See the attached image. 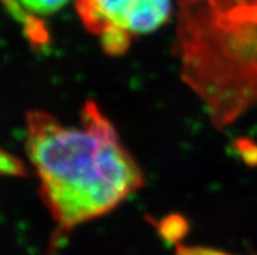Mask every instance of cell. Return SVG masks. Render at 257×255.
<instances>
[{
	"mask_svg": "<svg viewBox=\"0 0 257 255\" xmlns=\"http://www.w3.org/2000/svg\"><path fill=\"white\" fill-rule=\"evenodd\" d=\"M81 124L63 125L42 111L26 117V152L43 200L65 230L110 212L144 185L143 171L97 104H85Z\"/></svg>",
	"mask_w": 257,
	"mask_h": 255,
	"instance_id": "6da1fadb",
	"label": "cell"
},
{
	"mask_svg": "<svg viewBox=\"0 0 257 255\" xmlns=\"http://www.w3.org/2000/svg\"><path fill=\"white\" fill-rule=\"evenodd\" d=\"M78 17L108 55H123L132 39L166 24L171 0H76Z\"/></svg>",
	"mask_w": 257,
	"mask_h": 255,
	"instance_id": "7a4b0ae2",
	"label": "cell"
},
{
	"mask_svg": "<svg viewBox=\"0 0 257 255\" xmlns=\"http://www.w3.org/2000/svg\"><path fill=\"white\" fill-rule=\"evenodd\" d=\"M158 232L166 242L179 245L188 232V223L180 215H169L158 224Z\"/></svg>",
	"mask_w": 257,
	"mask_h": 255,
	"instance_id": "3957f363",
	"label": "cell"
},
{
	"mask_svg": "<svg viewBox=\"0 0 257 255\" xmlns=\"http://www.w3.org/2000/svg\"><path fill=\"white\" fill-rule=\"evenodd\" d=\"M17 2L26 7L30 12L47 15L63 8L68 0H17Z\"/></svg>",
	"mask_w": 257,
	"mask_h": 255,
	"instance_id": "277c9868",
	"label": "cell"
},
{
	"mask_svg": "<svg viewBox=\"0 0 257 255\" xmlns=\"http://www.w3.org/2000/svg\"><path fill=\"white\" fill-rule=\"evenodd\" d=\"M0 174L23 176L25 174V167L19 159L0 149Z\"/></svg>",
	"mask_w": 257,
	"mask_h": 255,
	"instance_id": "5b68a950",
	"label": "cell"
},
{
	"mask_svg": "<svg viewBox=\"0 0 257 255\" xmlns=\"http://www.w3.org/2000/svg\"><path fill=\"white\" fill-rule=\"evenodd\" d=\"M175 255H232L221 250L204 247V246H184L178 245L175 250Z\"/></svg>",
	"mask_w": 257,
	"mask_h": 255,
	"instance_id": "8992f818",
	"label": "cell"
}]
</instances>
